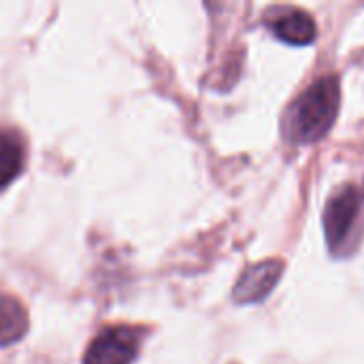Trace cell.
Returning <instances> with one entry per match:
<instances>
[{
    "label": "cell",
    "mask_w": 364,
    "mask_h": 364,
    "mask_svg": "<svg viewBox=\"0 0 364 364\" xmlns=\"http://www.w3.org/2000/svg\"><path fill=\"white\" fill-rule=\"evenodd\" d=\"M26 149L23 141L15 130H0V188L11 183L23 166Z\"/></svg>",
    "instance_id": "obj_7"
},
{
    "label": "cell",
    "mask_w": 364,
    "mask_h": 364,
    "mask_svg": "<svg viewBox=\"0 0 364 364\" xmlns=\"http://www.w3.org/2000/svg\"><path fill=\"white\" fill-rule=\"evenodd\" d=\"M267 28L277 41L294 45V47L311 45L318 36L316 19L307 11L294 9V6H279L273 13H269Z\"/></svg>",
    "instance_id": "obj_4"
},
{
    "label": "cell",
    "mask_w": 364,
    "mask_h": 364,
    "mask_svg": "<svg viewBox=\"0 0 364 364\" xmlns=\"http://www.w3.org/2000/svg\"><path fill=\"white\" fill-rule=\"evenodd\" d=\"M28 333V314L23 305L2 294L0 296V348L17 343Z\"/></svg>",
    "instance_id": "obj_6"
},
{
    "label": "cell",
    "mask_w": 364,
    "mask_h": 364,
    "mask_svg": "<svg viewBox=\"0 0 364 364\" xmlns=\"http://www.w3.org/2000/svg\"><path fill=\"white\" fill-rule=\"evenodd\" d=\"M284 275L282 260H264L245 269L235 286V301L237 303H262L279 284Z\"/></svg>",
    "instance_id": "obj_5"
},
{
    "label": "cell",
    "mask_w": 364,
    "mask_h": 364,
    "mask_svg": "<svg viewBox=\"0 0 364 364\" xmlns=\"http://www.w3.org/2000/svg\"><path fill=\"white\" fill-rule=\"evenodd\" d=\"M141 348V331L134 326H109L90 343L83 364H132Z\"/></svg>",
    "instance_id": "obj_3"
},
{
    "label": "cell",
    "mask_w": 364,
    "mask_h": 364,
    "mask_svg": "<svg viewBox=\"0 0 364 364\" xmlns=\"http://www.w3.org/2000/svg\"><path fill=\"white\" fill-rule=\"evenodd\" d=\"M341 107V83L337 75H326L303 90L290 105L284 132L296 145L322 141L333 128Z\"/></svg>",
    "instance_id": "obj_1"
},
{
    "label": "cell",
    "mask_w": 364,
    "mask_h": 364,
    "mask_svg": "<svg viewBox=\"0 0 364 364\" xmlns=\"http://www.w3.org/2000/svg\"><path fill=\"white\" fill-rule=\"evenodd\" d=\"M360 215H363V194L354 186H341L331 194L324 207V235L328 252L337 258L350 254L360 241Z\"/></svg>",
    "instance_id": "obj_2"
}]
</instances>
